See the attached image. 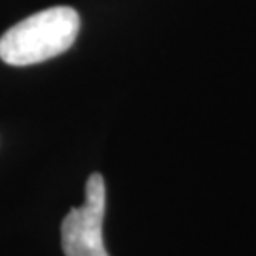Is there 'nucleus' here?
Returning <instances> with one entry per match:
<instances>
[{"label":"nucleus","mask_w":256,"mask_h":256,"mask_svg":"<svg viewBox=\"0 0 256 256\" xmlns=\"http://www.w3.org/2000/svg\"><path fill=\"white\" fill-rule=\"evenodd\" d=\"M80 30V16L68 6L42 10L0 36V59L12 66L44 63L64 54Z\"/></svg>","instance_id":"1"},{"label":"nucleus","mask_w":256,"mask_h":256,"mask_svg":"<svg viewBox=\"0 0 256 256\" xmlns=\"http://www.w3.org/2000/svg\"><path fill=\"white\" fill-rule=\"evenodd\" d=\"M104 209V178L101 173H93L86 182L84 205L68 210L61 224V247L64 256H110L102 239Z\"/></svg>","instance_id":"2"}]
</instances>
